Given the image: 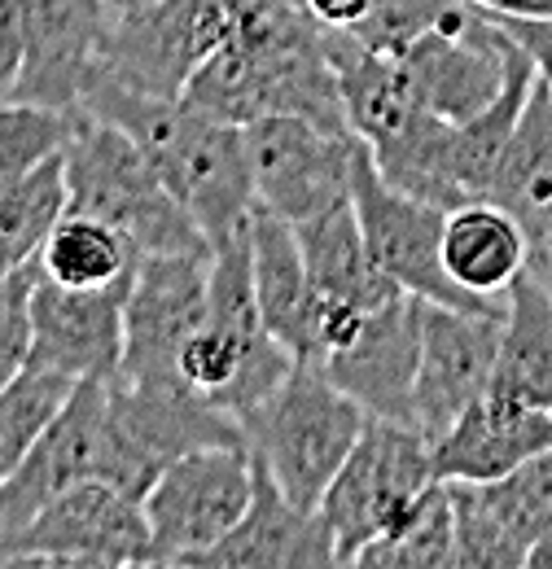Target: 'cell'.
<instances>
[{
    "label": "cell",
    "instance_id": "32",
    "mask_svg": "<svg viewBox=\"0 0 552 569\" xmlns=\"http://www.w3.org/2000/svg\"><path fill=\"white\" fill-rule=\"evenodd\" d=\"M504 22V18H500ZM513 36H518V44L531 53V62H535V74L544 79V88L552 92V18H531V22H504Z\"/></svg>",
    "mask_w": 552,
    "mask_h": 569
},
{
    "label": "cell",
    "instance_id": "35",
    "mask_svg": "<svg viewBox=\"0 0 552 569\" xmlns=\"http://www.w3.org/2000/svg\"><path fill=\"white\" fill-rule=\"evenodd\" d=\"M110 9V18H124V13H137V9H149V4H162V0H101Z\"/></svg>",
    "mask_w": 552,
    "mask_h": 569
},
{
    "label": "cell",
    "instance_id": "27",
    "mask_svg": "<svg viewBox=\"0 0 552 569\" xmlns=\"http://www.w3.org/2000/svg\"><path fill=\"white\" fill-rule=\"evenodd\" d=\"M75 377L27 363L9 386H0V482L27 460V451L45 438L75 395Z\"/></svg>",
    "mask_w": 552,
    "mask_h": 569
},
{
    "label": "cell",
    "instance_id": "4",
    "mask_svg": "<svg viewBox=\"0 0 552 569\" xmlns=\"http://www.w3.org/2000/svg\"><path fill=\"white\" fill-rule=\"evenodd\" d=\"M250 496H255L250 442L203 447L171 460L140 499L154 539V566H194L246 517Z\"/></svg>",
    "mask_w": 552,
    "mask_h": 569
},
{
    "label": "cell",
    "instance_id": "18",
    "mask_svg": "<svg viewBox=\"0 0 552 569\" xmlns=\"http://www.w3.org/2000/svg\"><path fill=\"white\" fill-rule=\"evenodd\" d=\"M552 451V412L486 390L461 421L430 442L434 478L443 482H495L518 465Z\"/></svg>",
    "mask_w": 552,
    "mask_h": 569
},
{
    "label": "cell",
    "instance_id": "3",
    "mask_svg": "<svg viewBox=\"0 0 552 569\" xmlns=\"http://www.w3.org/2000/svg\"><path fill=\"white\" fill-rule=\"evenodd\" d=\"M368 426V412L329 381L321 363H294L285 386L246 429L255 460L276 487L303 508H321L351 447Z\"/></svg>",
    "mask_w": 552,
    "mask_h": 569
},
{
    "label": "cell",
    "instance_id": "7",
    "mask_svg": "<svg viewBox=\"0 0 552 569\" xmlns=\"http://www.w3.org/2000/svg\"><path fill=\"white\" fill-rule=\"evenodd\" d=\"M351 207L359 214V228H364L373 259L400 289H408L425 302H438V307L486 311V316L504 311V298H479L447 277V268H443V219H447V211L386 184L364 141L355 149Z\"/></svg>",
    "mask_w": 552,
    "mask_h": 569
},
{
    "label": "cell",
    "instance_id": "19",
    "mask_svg": "<svg viewBox=\"0 0 552 569\" xmlns=\"http://www.w3.org/2000/svg\"><path fill=\"white\" fill-rule=\"evenodd\" d=\"M250 272H255V298L264 329L303 363H316V289L307 277L294 223L273 211L250 214Z\"/></svg>",
    "mask_w": 552,
    "mask_h": 569
},
{
    "label": "cell",
    "instance_id": "10",
    "mask_svg": "<svg viewBox=\"0 0 552 569\" xmlns=\"http://www.w3.org/2000/svg\"><path fill=\"white\" fill-rule=\"evenodd\" d=\"M210 246L180 254H145L124 311V363L115 377L137 386H171L176 356L207 320Z\"/></svg>",
    "mask_w": 552,
    "mask_h": 569
},
{
    "label": "cell",
    "instance_id": "29",
    "mask_svg": "<svg viewBox=\"0 0 552 569\" xmlns=\"http://www.w3.org/2000/svg\"><path fill=\"white\" fill-rule=\"evenodd\" d=\"M452 9H456V0H373L368 18L359 27H351V36L359 44L395 58L425 31H434Z\"/></svg>",
    "mask_w": 552,
    "mask_h": 569
},
{
    "label": "cell",
    "instance_id": "12",
    "mask_svg": "<svg viewBox=\"0 0 552 569\" xmlns=\"http://www.w3.org/2000/svg\"><path fill=\"white\" fill-rule=\"evenodd\" d=\"M452 569H526V552L552 530V451L495 482H447Z\"/></svg>",
    "mask_w": 552,
    "mask_h": 569
},
{
    "label": "cell",
    "instance_id": "5",
    "mask_svg": "<svg viewBox=\"0 0 552 569\" xmlns=\"http://www.w3.org/2000/svg\"><path fill=\"white\" fill-rule=\"evenodd\" d=\"M430 482H434L430 438L404 421L368 417L359 442L351 447L346 465L321 499V517L334 535L338 566H355L359 548H368L386 526H395Z\"/></svg>",
    "mask_w": 552,
    "mask_h": 569
},
{
    "label": "cell",
    "instance_id": "8",
    "mask_svg": "<svg viewBox=\"0 0 552 569\" xmlns=\"http://www.w3.org/2000/svg\"><path fill=\"white\" fill-rule=\"evenodd\" d=\"M0 566H154V539L140 499L110 482H75L53 496L4 548Z\"/></svg>",
    "mask_w": 552,
    "mask_h": 569
},
{
    "label": "cell",
    "instance_id": "9",
    "mask_svg": "<svg viewBox=\"0 0 552 569\" xmlns=\"http://www.w3.org/2000/svg\"><path fill=\"white\" fill-rule=\"evenodd\" d=\"M246 149L264 211L303 223L351 202V171L359 149L355 132L325 128L303 114H264L246 128Z\"/></svg>",
    "mask_w": 552,
    "mask_h": 569
},
{
    "label": "cell",
    "instance_id": "33",
    "mask_svg": "<svg viewBox=\"0 0 552 569\" xmlns=\"http://www.w3.org/2000/svg\"><path fill=\"white\" fill-rule=\"evenodd\" d=\"M504 22H531V18H552V0H465Z\"/></svg>",
    "mask_w": 552,
    "mask_h": 569
},
{
    "label": "cell",
    "instance_id": "28",
    "mask_svg": "<svg viewBox=\"0 0 552 569\" xmlns=\"http://www.w3.org/2000/svg\"><path fill=\"white\" fill-rule=\"evenodd\" d=\"M79 110H58L22 97H0V180L22 176L49 158H58L70 141Z\"/></svg>",
    "mask_w": 552,
    "mask_h": 569
},
{
    "label": "cell",
    "instance_id": "6",
    "mask_svg": "<svg viewBox=\"0 0 552 569\" xmlns=\"http://www.w3.org/2000/svg\"><path fill=\"white\" fill-rule=\"evenodd\" d=\"M395 58L421 106L447 123L483 114L513 83V74L531 67V53L518 44V36L465 0H456V9L434 31H425Z\"/></svg>",
    "mask_w": 552,
    "mask_h": 569
},
{
    "label": "cell",
    "instance_id": "17",
    "mask_svg": "<svg viewBox=\"0 0 552 569\" xmlns=\"http://www.w3.org/2000/svg\"><path fill=\"white\" fill-rule=\"evenodd\" d=\"M198 569H325L338 566L321 508H303L255 460V496L246 517L198 561Z\"/></svg>",
    "mask_w": 552,
    "mask_h": 569
},
{
    "label": "cell",
    "instance_id": "36",
    "mask_svg": "<svg viewBox=\"0 0 552 569\" xmlns=\"http://www.w3.org/2000/svg\"><path fill=\"white\" fill-rule=\"evenodd\" d=\"M294 4H303V0H294ZM303 9H307V4H303Z\"/></svg>",
    "mask_w": 552,
    "mask_h": 569
},
{
    "label": "cell",
    "instance_id": "20",
    "mask_svg": "<svg viewBox=\"0 0 552 569\" xmlns=\"http://www.w3.org/2000/svg\"><path fill=\"white\" fill-rule=\"evenodd\" d=\"M294 237H298L312 289L325 302L373 311V307L408 293V289H400V284L391 281L382 272V263L373 259V250L364 241V228H359V214H355L351 202L294 223Z\"/></svg>",
    "mask_w": 552,
    "mask_h": 569
},
{
    "label": "cell",
    "instance_id": "14",
    "mask_svg": "<svg viewBox=\"0 0 552 569\" xmlns=\"http://www.w3.org/2000/svg\"><path fill=\"white\" fill-rule=\"evenodd\" d=\"M421 325H425V298L400 293L364 316L355 338L338 347L321 368L334 386L377 421H413L416 368H421Z\"/></svg>",
    "mask_w": 552,
    "mask_h": 569
},
{
    "label": "cell",
    "instance_id": "34",
    "mask_svg": "<svg viewBox=\"0 0 552 569\" xmlns=\"http://www.w3.org/2000/svg\"><path fill=\"white\" fill-rule=\"evenodd\" d=\"M526 569H552V530L544 539H535L531 543V552H526Z\"/></svg>",
    "mask_w": 552,
    "mask_h": 569
},
{
    "label": "cell",
    "instance_id": "2",
    "mask_svg": "<svg viewBox=\"0 0 552 569\" xmlns=\"http://www.w3.org/2000/svg\"><path fill=\"white\" fill-rule=\"evenodd\" d=\"M62 167H67V211L115 223L119 232L132 237L140 254H180L210 246L198 219L162 184L158 167L124 128L79 110L62 149Z\"/></svg>",
    "mask_w": 552,
    "mask_h": 569
},
{
    "label": "cell",
    "instance_id": "1",
    "mask_svg": "<svg viewBox=\"0 0 552 569\" xmlns=\"http://www.w3.org/2000/svg\"><path fill=\"white\" fill-rule=\"evenodd\" d=\"M79 110L124 128L158 167L162 184L198 219L207 241H224L259 211L246 128L219 123L180 97H149L106 71L88 79Z\"/></svg>",
    "mask_w": 552,
    "mask_h": 569
},
{
    "label": "cell",
    "instance_id": "15",
    "mask_svg": "<svg viewBox=\"0 0 552 569\" xmlns=\"http://www.w3.org/2000/svg\"><path fill=\"white\" fill-rule=\"evenodd\" d=\"M132 281L70 289L40 272L31 293V359L75 381L115 377L124 363V311Z\"/></svg>",
    "mask_w": 552,
    "mask_h": 569
},
{
    "label": "cell",
    "instance_id": "23",
    "mask_svg": "<svg viewBox=\"0 0 552 569\" xmlns=\"http://www.w3.org/2000/svg\"><path fill=\"white\" fill-rule=\"evenodd\" d=\"M491 202L513 214L526 237H540L552 228V92L540 74L531 83L513 137L504 144Z\"/></svg>",
    "mask_w": 552,
    "mask_h": 569
},
{
    "label": "cell",
    "instance_id": "13",
    "mask_svg": "<svg viewBox=\"0 0 552 569\" xmlns=\"http://www.w3.org/2000/svg\"><path fill=\"white\" fill-rule=\"evenodd\" d=\"M500 316L461 311L425 302L421 325V368H416L413 421L434 442L438 433L461 421L495 381V351H500Z\"/></svg>",
    "mask_w": 552,
    "mask_h": 569
},
{
    "label": "cell",
    "instance_id": "31",
    "mask_svg": "<svg viewBox=\"0 0 552 569\" xmlns=\"http://www.w3.org/2000/svg\"><path fill=\"white\" fill-rule=\"evenodd\" d=\"M27 62V31H22V4L0 0V97L13 92Z\"/></svg>",
    "mask_w": 552,
    "mask_h": 569
},
{
    "label": "cell",
    "instance_id": "26",
    "mask_svg": "<svg viewBox=\"0 0 552 569\" xmlns=\"http://www.w3.org/2000/svg\"><path fill=\"white\" fill-rule=\"evenodd\" d=\"M452 491L434 478L404 508L395 526H386L368 548H359V569H452Z\"/></svg>",
    "mask_w": 552,
    "mask_h": 569
},
{
    "label": "cell",
    "instance_id": "25",
    "mask_svg": "<svg viewBox=\"0 0 552 569\" xmlns=\"http://www.w3.org/2000/svg\"><path fill=\"white\" fill-rule=\"evenodd\" d=\"M67 214V167L62 153L0 180V277L36 263L53 223Z\"/></svg>",
    "mask_w": 552,
    "mask_h": 569
},
{
    "label": "cell",
    "instance_id": "24",
    "mask_svg": "<svg viewBox=\"0 0 552 569\" xmlns=\"http://www.w3.org/2000/svg\"><path fill=\"white\" fill-rule=\"evenodd\" d=\"M140 254L128 232H119L115 223L97 219V214L67 211L49 241L40 246L36 263L49 281L70 284V289H106V284L132 281L140 268Z\"/></svg>",
    "mask_w": 552,
    "mask_h": 569
},
{
    "label": "cell",
    "instance_id": "21",
    "mask_svg": "<svg viewBox=\"0 0 552 569\" xmlns=\"http://www.w3.org/2000/svg\"><path fill=\"white\" fill-rule=\"evenodd\" d=\"M443 268L479 298H509V284L526 272V232L491 198L465 202L443 219Z\"/></svg>",
    "mask_w": 552,
    "mask_h": 569
},
{
    "label": "cell",
    "instance_id": "11",
    "mask_svg": "<svg viewBox=\"0 0 552 569\" xmlns=\"http://www.w3.org/2000/svg\"><path fill=\"white\" fill-rule=\"evenodd\" d=\"M224 40H228L224 0H162L137 13L110 18L97 71L149 97H185L189 79Z\"/></svg>",
    "mask_w": 552,
    "mask_h": 569
},
{
    "label": "cell",
    "instance_id": "16",
    "mask_svg": "<svg viewBox=\"0 0 552 569\" xmlns=\"http://www.w3.org/2000/svg\"><path fill=\"white\" fill-rule=\"evenodd\" d=\"M27 31V62L9 97L79 110L88 79L101 67L110 9L101 0H18Z\"/></svg>",
    "mask_w": 552,
    "mask_h": 569
},
{
    "label": "cell",
    "instance_id": "22",
    "mask_svg": "<svg viewBox=\"0 0 552 569\" xmlns=\"http://www.w3.org/2000/svg\"><path fill=\"white\" fill-rule=\"evenodd\" d=\"M491 390L552 412V293L531 272L509 284Z\"/></svg>",
    "mask_w": 552,
    "mask_h": 569
},
{
    "label": "cell",
    "instance_id": "30",
    "mask_svg": "<svg viewBox=\"0 0 552 569\" xmlns=\"http://www.w3.org/2000/svg\"><path fill=\"white\" fill-rule=\"evenodd\" d=\"M40 263L13 268L0 277V386H9L31 359V293Z\"/></svg>",
    "mask_w": 552,
    "mask_h": 569
}]
</instances>
